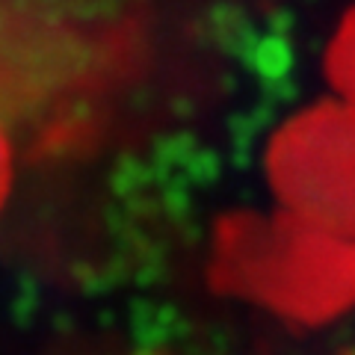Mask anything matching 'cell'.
I'll return each mask as SVG.
<instances>
[{
	"instance_id": "obj_3",
	"label": "cell",
	"mask_w": 355,
	"mask_h": 355,
	"mask_svg": "<svg viewBox=\"0 0 355 355\" xmlns=\"http://www.w3.org/2000/svg\"><path fill=\"white\" fill-rule=\"evenodd\" d=\"M323 77L329 95L355 110V3L343 12L323 51Z\"/></svg>"
},
{
	"instance_id": "obj_2",
	"label": "cell",
	"mask_w": 355,
	"mask_h": 355,
	"mask_svg": "<svg viewBox=\"0 0 355 355\" xmlns=\"http://www.w3.org/2000/svg\"><path fill=\"white\" fill-rule=\"evenodd\" d=\"M266 207L355 240V110L323 95L284 113L261 142Z\"/></svg>"
},
{
	"instance_id": "obj_1",
	"label": "cell",
	"mask_w": 355,
	"mask_h": 355,
	"mask_svg": "<svg viewBox=\"0 0 355 355\" xmlns=\"http://www.w3.org/2000/svg\"><path fill=\"white\" fill-rule=\"evenodd\" d=\"M207 272L216 293L287 329L326 331L355 320V240L266 205L214 222Z\"/></svg>"
},
{
	"instance_id": "obj_4",
	"label": "cell",
	"mask_w": 355,
	"mask_h": 355,
	"mask_svg": "<svg viewBox=\"0 0 355 355\" xmlns=\"http://www.w3.org/2000/svg\"><path fill=\"white\" fill-rule=\"evenodd\" d=\"M15 181H18V151L12 130L3 119H0V216L6 214L9 202L15 196Z\"/></svg>"
}]
</instances>
